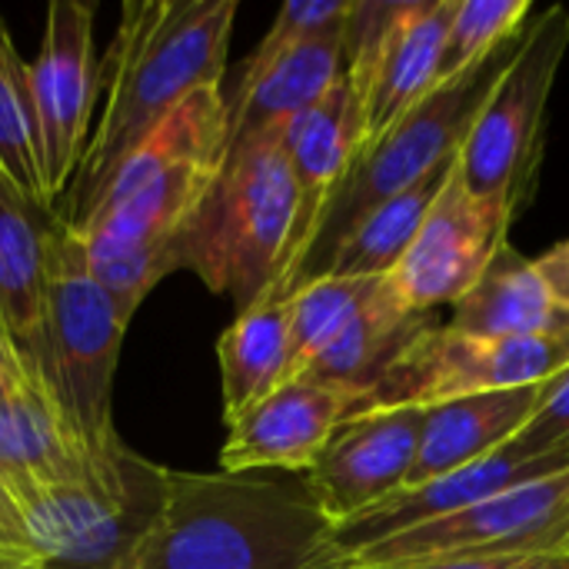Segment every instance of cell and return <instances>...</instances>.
<instances>
[{
    "instance_id": "cell-24",
    "label": "cell",
    "mask_w": 569,
    "mask_h": 569,
    "mask_svg": "<svg viewBox=\"0 0 569 569\" xmlns=\"http://www.w3.org/2000/svg\"><path fill=\"white\" fill-rule=\"evenodd\" d=\"M450 163L367 210L333 247L320 277H390L410 250L430 203L437 200Z\"/></svg>"
},
{
    "instance_id": "cell-14",
    "label": "cell",
    "mask_w": 569,
    "mask_h": 569,
    "mask_svg": "<svg viewBox=\"0 0 569 569\" xmlns=\"http://www.w3.org/2000/svg\"><path fill=\"white\" fill-rule=\"evenodd\" d=\"M360 147H363V110L343 73L333 83V90L287 130V157L297 187V217H293V233L287 243L280 277L267 290H277L280 297L293 293L297 273L310 253L317 227L333 193L340 190L347 170L353 167Z\"/></svg>"
},
{
    "instance_id": "cell-26",
    "label": "cell",
    "mask_w": 569,
    "mask_h": 569,
    "mask_svg": "<svg viewBox=\"0 0 569 569\" xmlns=\"http://www.w3.org/2000/svg\"><path fill=\"white\" fill-rule=\"evenodd\" d=\"M380 280L383 277H317L290 293L287 380L303 377V370L337 340V333L353 320V313L373 297Z\"/></svg>"
},
{
    "instance_id": "cell-16",
    "label": "cell",
    "mask_w": 569,
    "mask_h": 569,
    "mask_svg": "<svg viewBox=\"0 0 569 569\" xmlns=\"http://www.w3.org/2000/svg\"><path fill=\"white\" fill-rule=\"evenodd\" d=\"M343 23L347 17L337 27L290 47L263 70L240 77L233 93H223L227 150L270 133H287L333 90L343 77Z\"/></svg>"
},
{
    "instance_id": "cell-22",
    "label": "cell",
    "mask_w": 569,
    "mask_h": 569,
    "mask_svg": "<svg viewBox=\"0 0 569 569\" xmlns=\"http://www.w3.org/2000/svg\"><path fill=\"white\" fill-rule=\"evenodd\" d=\"M287 300L277 290H263L217 343L220 383H223V420L227 427L287 383L290 367V320Z\"/></svg>"
},
{
    "instance_id": "cell-8",
    "label": "cell",
    "mask_w": 569,
    "mask_h": 569,
    "mask_svg": "<svg viewBox=\"0 0 569 569\" xmlns=\"http://www.w3.org/2000/svg\"><path fill=\"white\" fill-rule=\"evenodd\" d=\"M569 367V323L530 337H467L423 327L370 387L367 407H437L447 400L537 387Z\"/></svg>"
},
{
    "instance_id": "cell-33",
    "label": "cell",
    "mask_w": 569,
    "mask_h": 569,
    "mask_svg": "<svg viewBox=\"0 0 569 569\" xmlns=\"http://www.w3.org/2000/svg\"><path fill=\"white\" fill-rule=\"evenodd\" d=\"M0 550H10V553H33L30 543H27V530H23L17 500H13V493L3 487V480H0Z\"/></svg>"
},
{
    "instance_id": "cell-13",
    "label": "cell",
    "mask_w": 569,
    "mask_h": 569,
    "mask_svg": "<svg viewBox=\"0 0 569 569\" xmlns=\"http://www.w3.org/2000/svg\"><path fill=\"white\" fill-rule=\"evenodd\" d=\"M367 393L297 377L250 407L227 427L220 453L223 473H307L330 433L353 413L367 410Z\"/></svg>"
},
{
    "instance_id": "cell-9",
    "label": "cell",
    "mask_w": 569,
    "mask_h": 569,
    "mask_svg": "<svg viewBox=\"0 0 569 569\" xmlns=\"http://www.w3.org/2000/svg\"><path fill=\"white\" fill-rule=\"evenodd\" d=\"M569 553V470L520 483L450 517L377 540L343 563L490 560Z\"/></svg>"
},
{
    "instance_id": "cell-32",
    "label": "cell",
    "mask_w": 569,
    "mask_h": 569,
    "mask_svg": "<svg viewBox=\"0 0 569 569\" xmlns=\"http://www.w3.org/2000/svg\"><path fill=\"white\" fill-rule=\"evenodd\" d=\"M533 263H537V270H540V277H543V283H547V290L553 297V303L563 313H569V240H560L557 247H550Z\"/></svg>"
},
{
    "instance_id": "cell-15",
    "label": "cell",
    "mask_w": 569,
    "mask_h": 569,
    "mask_svg": "<svg viewBox=\"0 0 569 569\" xmlns=\"http://www.w3.org/2000/svg\"><path fill=\"white\" fill-rule=\"evenodd\" d=\"M563 470H569V450L547 453V457H523L513 447H503L493 457L477 460L463 470H453V473L437 477L420 487H403L400 493L387 497L383 503L333 527V540H337L340 557L347 560L377 540H387L410 527H423L430 520H440V517H450L473 503H483L503 490H513L520 483L543 480V477H553Z\"/></svg>"
},
{
    "instance_id": "cell-34",
    "label": "cell",
    "mask_w": 569,
    "mask_h": 569,
    "mask_svg": "<svg viewBox=\"0 0 569 569\" xmlns=\"http://www.w3.org/2000/svg\"><path fill=\"white\" fill-rule=\"evenodd\" d=\"M0 569H43L40 560L33 553H10V550H0Z\"/></svg>"
},
{
    "instance_id": "cell-19",
    "label": "cell",
    "mask_w": 569,
    "mask_h": 569,
    "mask_svg": "<svg viewBox=\"0 0 569 569\" xmlns=\"http://www.w3.org/2000/svg\"><path fill=\"white\" fill-rule=\"evenodd\" d=\"M540 387L543 383L520 387V390L473 393L437 407H423L420 447L407 487L430 483L437 477H447L503 450L533 417Z\"/></svg>"
},
{
    "instance_id": "cell-29",
    "label": "cell",
    "mask_w": 569,
    "mask_h": 569,
    "mask_svg": "<svg viewBox=\"0 0 569 569\" xmlns=\"http://www.w3.org/2000/svg\"><path fill=\"white\" fill-rule=\"evenodd\" d=\"M347 13H350V0H287L273 20V27L267 30V37L257 43V50L240 67V77L263 70L270 60L287 53L290 47L337 27Z\"/></svg>"
},
{
    "instance_id": "cell-11",
    "label": "cell",
    "mask_w": 569,
    "mask_h": 569,
    "mask_svg": "<svg viewBox=\"0 0 569 569\" xmlns=\"http://www.w3.org/2000/svg\"><path fill=\"white\" fill-rule=\"evenodd\" d=\"M507 230L510 220L467 190L460 160H453L410 250L390 273V287L410 313L430 317L443 303L453 307L507 240Z\"/></svg>"
},
{
    "instance_id": "cell-1",
    "label": "cell",
    "mask_w": 569,
    "mask_h": 569,
    "mask_svg": "<svg viewBox=\"0 0 569 569\" xmlns=\"http://www.w3.org/2000/svg\"><path fill=\"white\" fill-rule=\"evenodd\" d=\"M237 0H127L100 67V123L70 183L67 223L83 213L120 157L193 90L220 87Z\"/></svg>"
},
{
    "instance_id": "cell-2",
    "label": "cell",
    "mask_w": 569,
    "mask_h": 569,
    "mask_svg": "<svg viewBox=\"0 0 569 569\" xmlns=\"http://www.w3.org/2000/svg\"><path fill=\"white\" fill-rule=\"evenodd\" d=\"M333 523L303 477L177 473L123 569H340Z\"/></svg>"
},
{
    "instance_id": "cell-5",
    "label": "cell",
    "mask_w": 569,
    "mask_h": 569,
    "mask_svg": "<svg viewBox=\"0 0 569 569\" xmlns=\"http://www.w3.org/2000/svg\"><path fill=\"white\" fill-rule=\"evenodd\" d=\"M523 30L517 37H510L503 47H497L473 70L453 77L450 83H440L403 120H397L377 143L360 147L353 167L347 170L340 190L333 193V200L317 227V237H313L310 253L297 273L293 290L320 277L333 247L347 237V230L367 210H373L377 203L390 200L393 193L413 187L417 180L447 167L450 160H457L477 113L483 110L487 97L493 93V87L500 83L507 67L520 53Z\"/></svg>"
},
{
    "instance_id": "cell-4",
    "label": "cell",
    "mask_w": 569,
    "mask_h": 569,
    "mask_svg": "<svg viewBox=\"0 0 569 569\" xmlns=\"http://www.w3.org/2000/svg\"><path fill=\"white\" fill-rule=\"evenodd\" d=\"M167 477L120 437L87 450L70 480L17 500L33 557L43 569H123L163 507Z\"/></svg>"
},
{
    "instance_id": "cell-28",
    "label": "cell",
    "mask_w": 569,
    "mask_h": 569,
    "mask_svg": "<svg viewBox=\"0 0 569 569\" xmlns=\"http://www.w3.org/2000/svg\"><path fill=\"white\" fill-rule=\"evenodd\" d=\"M83 243V240H80ZM87 267L93 280L107 290L117 310L133 320L147 293L173 270L183 267L180 240L177 243H153V247H90L83 243Z\"/></svg>"
},
{
    "instance_id": "cell-23",
    "label": "cell",
    "mask_w": 569,
    "mask_h": 569,
    "mask_svg": "<svg viewBox=\"0 0 569 569\" xmlns=\"http://www.w3.org/2000/svg\"><path fill=\"white\" fill-rule=\"evenodd\" d=\"M423 327H430V317L410 313L390 287V277H383L373 297L353 313V320L337 333V340L303 370V377L353 393H370V387Z\"/></svg>"
},
{
    "instance_id": "cell-20",
    "label": "cell",
    "mask_w": 569,
    "mask_h": 569,
    "mask_svg": "<svg viewBox=\"0 0 569 569\" xmlns=\"http://www.w3.org/2000/svg\"><path fill=\"white\" fill-rule=\"evenodd\" d=\"M50 217V213H47ZM47 227L0 180V327L20 363L43 380Z\"/></svg>"
},
{
    "instance_id": "cell-10",
    "label": "cell",
    "mask_w": 569,
    "mask_h": 569,
    "mask_svg": "<svg viewBox=\"0 0 569 569\" xmlns=\"http://www.w3.org/2000/svg\"><path fill=\"white\" fill-rule=\"evenodd\" d=\"M93 17L97 3L90 0H53L47 7L40 53L30 63L50 200L70 190L90 140V110L100 87L93 67Z\"/></svg>"
},
{
    "instance_id": "cell-7",
    "label": "cell",
    "mask_w": 569,
    "mask_h": 569,
    "mask_svg": "<svg viewBox=\"0 0 569 569\" xmlns=\"http://www.w3.org/2000/svg\"><path fill=\"white\" fill-rule=\"evenodd\" d=\"M567 50V7H550L530 20L520 53L487 97L457 153L467 190L510 223L537 170L543 117Z\"/></svg>"
},
{
    "instance_id": "cell-21",
    "label": "cell",
    "mask_w": 569,
    "mask_h": 569,
    "mask_svg": "<svg viewBox=\"0 0 569 569\" xmlns=\"http://www.w3.org/2000/svg\"><path fill=\"white\" fill-rule=\"evenodd\" d=\"M563 323L569 313L553 303L537 263L503 240L473 287L453 303L447 327L467 337H530Z\"/></svg>"
},
{
    "instance_id": "cell-17",
    "label": "cell",
    "mask_w": 569,
    "mask_h": 569,
    "mask_svg": "<svg viewBox=\"0 0 569 569\" xmlns=\"http://www.w3.org/2000/svg\"><path fill=\"white\" fill-rule=\"evenodd\" d=\"M457 0H403L363 80V147L440 87V60Z\"/></svg>"
},
{
    "instance_id": "cell-27",
    "label": "cell",
    "mask_w": 569,
    "mask_h": 569,
    "mask_svg": "<svg viewBox=\"0 0 569 569\" xmlns=\"http://www.w3.org/2000/svg\"><path fill=\"white\" fill-rule=\"evenodd\" d=\"M530 20V0H457L443 60H440V83L473 70L483 63L497 47L517 37Z\"/></svg>"
},
{
    "instance_id": "cell-35",
    "label": "cell",
    "mask_w": 569,
    "mask_h": 569,
    "mask_svg": "<svg viewBox=\"0 0 569 569\" xmlns=\"http://www.w3.org/2000/svg\"><path fill=\"white\" fill-rule=\"evenodd\" d=\"M10 383H13V380H3V377H0V390H7Z\"/></svg>"
},
{
    "instance_id": "cell-36",
    "label": "cell",
    "mask_w": 569,
    "mask_h": 569,
    "mask_svg": "<svg viewBox=\"0 0 569 569\" xmlns=\"http://www.w3.org/2000/svg\"><path fill=\"white\" fill-rule=\"evenodd\" d=\"M0 333H3V327H0Z\"/></svg>"
},
{
    "instance_id": "cell-6",
    "label": "cell",
    "mask_w": 569,
    "mask_h": 569,
    "mask_svg": "<svg viewBox=\"0 0 569 569\" xmlns=\"http://www.w3.org/2000/svg\"><path fill=\"white\" fill-rule=\"evenodd\" d=\"M130 320L93 280L77 230L47 217L43 383L87 450L117 440L110 417L113 373Z\"/></svg>"
},
{
    "instance_id": "cell-18",
    "label": "cell",
    "mask_w": 569,
    "mask_h": 569,
    "mask_svg": "<svg viewBox=\"0 0 569 569\" xmlns=\"http://www.w3.org/2000/svg\"><path fill=\"white\" fill-rule=\"evenodd\" d=\"M87 460V447L67 427L47 383L23 370L0 390V480L13 500L70 480Z\"/></svg>"
},
{
    "instance_id": "cell-12",
    "label": "cell",
    "mask_w": 569,
    "mask_h": 569,
    "mask_svg": "<svg viewBox=\"0 0 569 569\" xmlns=\"http://www.w3.org/2000/svg\"><path fill=\"white\" fill-rule=\"evenodd\" d=\"M423 407H367L347 417L303 473L323 517L340 527L400 493L410 480Z\"/></svg>"
},
{
    "instance_id": "cell-3",
    "label": "cell",
    "mask_w": 569,
    "mask_h": 569,
    "mask_svg": "<svg viewBox=\"0 0 569 569\" xmlns=\"http://www.w3.org/2000/svg\"><path fill=\"white\" fill-rule=\"evenodd\" d=\"M297 217L287 133L227 150L217 183L180 237L183 267L240 310L277 283Z\"/></svg>"
},
{
    "instance_id": "cell-30",
    "label": "cell",
    "mask_w": 569,
    "mask_h": 569,
    "mask_svg": "<svg viewBox=\"0 0 569 569\" xmlns=\"http://www.w3.org/2000/svg\"><path fill=\"white\" fill-rule=\"evenodd\" d=\"M507 447H513L523 457H547L569 450V367L540 387L533 417Z\"/></svg>"
},
{
    "instance_id": "cell-25",
    "label": "cell",
    "mask_w": 569,
    "mask_h": 569,
    "mask_svg": "<svg viewBox=\"0 0 569 569\" xmlns=\"http://www.w3.org/2000/svg\"><path fill=\"white\" fill-rule=\"evenodd\" d=\"M0 180L33 210L53 213L43 180V140L30 90V63L0 17Z\"/></svg>"
},
{
    "instance_id": "cell-31",
    "label": "cell",
    "mask_w": 569,
    "mask_h": 569,
    "mask_svg": "<svg viewBox=\"0 0 569 569\" xmlns=\"http://www.w3.org/2000/svg\"><path fill=\"white\" fill-rule=\"evenodd\" d=\"M340 569H569V553H557V557H490V560H403V563H343Z\"/></svg>"
}]
</instances>
